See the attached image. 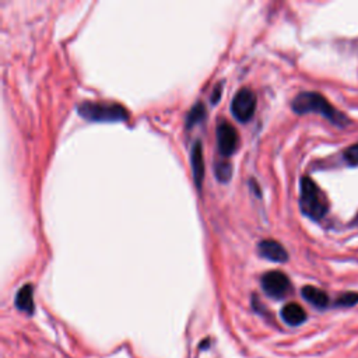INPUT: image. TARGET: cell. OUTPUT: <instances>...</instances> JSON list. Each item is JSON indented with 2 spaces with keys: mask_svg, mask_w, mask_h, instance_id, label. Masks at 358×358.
<instances>
[{
  "mask_svg": "<svg viewBox=\"0 0 358 358\" xmlns=\"http://www.w3.org/2000/svg\"><path fill=\"white\" fill-rule=\"evenodd\" d=\"M291 108L295 113H317L324 119L331 122L334 126L347 127L351 120L343 112L336 109L322 94L315 91H302L299 92L291 103Z\"/></svg>",
  "mask_w": 358,
  "mask_h": 358,
  "instance_id": "cell-1",
  "label": "cell"
},
{
  "mask_svg": "<svg viewBox=\"0 0 358 358\" xmlns=\"http://www.w3.org/2000/svg\"><path fill=\"white\" fill-rule=\"evenodd\" d=\"M299 189V208L302 214L313 221H320L329 211L326 194L309 176L301 179Z\"/></svg>",
  "mask_w": 358,
  "mask_h": 358,
  "instance_id": "cell-2",
  "label": "cell"
},
{
  "mask_svg": "<svg viewBox=\"0 0 358 358\" xmlns=\"http://www.w3.org/2000/svg\"><path fill=\"white\" fill-rule=\"evenodd\" d=\"M77 112L91 122H119L127 120L129 113L124 106L115 102H94L84 101L77 105Z\"/></svg>",
  "mask_w": 358,
  "mask_h": 358,
  "instance_id": "cell-3",
  "label": "cell"
},
{
  "mask_svg": "<svg viewBox=\"0 0 358 358\" xmlns=\"http://www.w3.org/2000/svg\"><path fill=\"white\" fill-rule=\"evenodd\" d=\"M256 96L252 90L241 88L231 102V112L234 117L242 123L249 122L255 113Z\"/></svg>",
  "mask_w": 358,
  "mask_h": 358,
  "instance_id": "cell-4",
  "label": "cell"
},
{
  "mask_svg": "<svg viewBox=\"0 0 358 358\" xmlns=\"http://www.w3.org/2000/svg\"><path fill=\"white\" fill-rule=\"evenodd\" d=\"M262 288L268 296L274 299H281L289 294L291 282L289 278L282 271L273 270L263 274Z\"/></svg>",
  "mask_w": 358,
  "mask_h": 358,
  "instance_id": "cell-5",
  "label": "cell"
},
{
  "mask_svg": "<svg viewBox=\"0 0 358 358\" xmlns=\"http://www.w3.org/2000/svg\"><path fill=\"white\" fill-rule=\"evenodd\" d=\"M217 144L218 151L222 157L232 155L239 145V134L235 127L227 120H221L217 124Z\"/></svg>",
  "mask_w": 358,
  "mask_h": 358,
  "instance_id": "cell-6",
  "label": "cell"
},
{
  "mask_svg": "<svg viewBox=\"0 0 358 358\" xmlns=\"http://www.w3.org/2000/svg\"><path fill=\"white\" fill-rule=\"evenodd\" d=\"M257 250L262 257L275 263H284L288 260V253L284 249V246L273 239L260 241L257 245Z\"/></svg>",
  "mask_w": 358,
  "mask_h": 358,
  "instance_id": "cell-7",
  "label": "cell"
},
{
  "mask_svg": "<svg viewBox=\"0 0 358 358\" xmlns=\"http://www.w3.org/2000/svg\"><path fill=\"white\" fill-rule=\"evenodd\" d=\"M190 165H192V175L194 179V183L199 189L203 186V179H204V155H203V145L197 140L192 145L190 151Z\"/></svg>",
  "mask_w": 358,
  "mask_h": 358,
  "instance_id": "cell-8",
  "label": "cell"
},
{
  "mask_svg": "<svg viewBox=\"0 0 358 358\" xmlns=\"http://www.w3.org/2000/svg\"><path fill=\"white\" fill-rule=\"evenodd\" d=\"M281 319L289 326H299L306 320V312L299 303L289 302L282 306Z\"/></svg>",
  "mask_w": 358,
  "mask_h": 358,
  "instance_id": "cell-9",
  "label": "cell"
},
{
  "mask_svg": "<svg viewBox=\"0 0 358 358\" xmlns=\"http://www.w3.org/2000/svg\"><path fill=\"white\" fill-rule=\"evenodd\" d=\"M301 294L305 301H308L310 305H313L317 309H324L329 306V302H330L329 295L320 288H316L313 285H305L301 289Z\"/></svg>",
  "mask_w": 358,
  "mask_h": 358,
  "instance_id": "cell-10",
  "label": "cell"
},
{
  "mask_svg": "<svg viewBox=\"0 0 358 358\" xmlns=\"http://www.w3.org/2000/svg\"><path fill=\"white\" fill-rule=\"evenodd\" d=\"M15 306L28 315L34 313L35 306H34V298H32V287L29 284H25L18 289L15 295Z\"/></svg>",
  "mask_w": 358,
  "mask_h": 358,
  "instance_id": "cell-11",
  "label": "cell"
},
{
  "mask_svg": "<svg viewBox=\"0 0 358 358\" xmlns=\"http://www.w3.org/2000/svg\"><path fill=\"white\" fill-rule=\"evenodd\" d=\"M206 116V106L201 102H197L192 106L186 116V126L193 127L196 123H200Z\"/></svg>",
  "mask_w": 358,
  "mask_h": 358,
  "instance_id": "cell-12",
  "label": "cell"
},
{
  "mask_svg": "<svg viewBox=\"0 0 358 358\" xmlns=\"http://www.w3.org/2000/svg\"><path fill=\"white\" fill-rule=\"evenodd\" d=\"M358 303V292L354 291H348V292H343L341 295L337 296L334 305L336 306H341V308H350Z\"/></svg>",
  "mask_w": 358,
  "mask_h": 358,
  "instance_id": "cell-13",
  "label": "cell"
},
{
  "mask_svg": "<svg viewBox=\"0 0 358 358\" xmlns=\"http://www.w3.org/2000/svg\"><path fill=\"white\" fill-rule=\"evenodd\" d=\"M232 175V168L229 162H217L215 165V176L220 182H228Z\"/></svg>",
  "mask_w": 358,
  "mask_h": 358,
  "instance_id": "cell-14",
  "label": "cell"
},
{
  "mask_svg": "<svg viewBox=\"0 0 358 358\" xmlns=\"http://www.w3.org/2000/svg\"><path fill=\"white\" fill-rule=\"evenodd\" d=\"M343 158L350 166H358V143L347 147L343 151Z\"/></svg>",
  "mask_w": 358,
  "mask_h": 358,
  "instance_id": "cell-15",
  "label": "cell"
},
{
  "mask_svg": "<svg viewBox=\"0 0 358 358\" xmlns=\"http://www.w3.org/2000/svg\"><path fill=\"white\" fill-rule=\"evenodd\" d=\"M220 95H221V90H220V85H217L215 87V90H214V95H211V102H217L218 101V98H220Z\"/></svg>",
  "mask_w": 358,
  "mask_h": 358,
  "instance_id": "cell-16",
  "label": "cell"
},
{
  "mask_svg": "<svg viewBox=\"0 0 358 358\" xmlns=\"http://www.w3.org/2000/svg\"><path fill=\"white\" fill-rule=\"evenodd\" d=\"M355 221H357V222H358V215H357V218H355Z\"/></svg>",
  "mask_w": 358,
  "mask_h": 358,
  "instance_id": "cell-17",
  "label": "cell"
}]
</instances>
